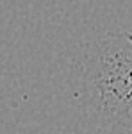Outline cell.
<instances>
[{"instance_id": "1", "label": "cell", "mask_w": 132, "mask_h": 134, "mask_svg": "<svg viewBox=\"0 0 132 134\" xmlns=\"http://www.w3.org/2000/svg\"><path fill=\"white\" fill-rule=\"evenodd\" d=\"M96 90L116 114L132 120V34L109 32L88 52Z\"/></svg>"}]
</instances>
